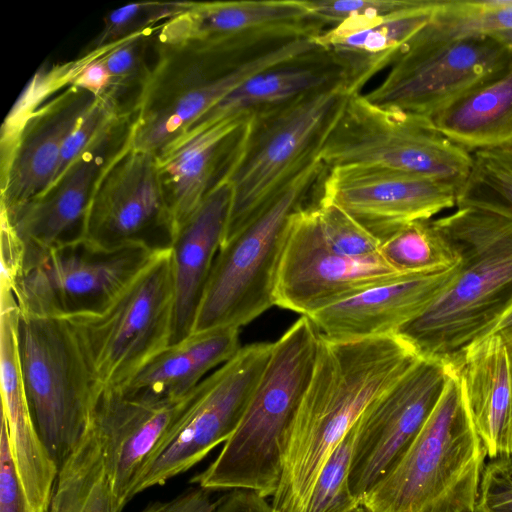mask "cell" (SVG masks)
Here are the masks:
<instances>
[{
	"mask_svg": "<svg viewBox=\"0 0 512 512\" xmlns=\"http://www.w3.org/2000/svg\"><path fill=\"white\" fill-rule=\"evenodd\" d=\"M123 114L126 113L111 95L105 93L97 96L93 105L67 137L54 182Z\"/></svg>",
	"mask_w": 512,
	"mask_h": 512,
	"instance_id": "f35d334b",
	"label": "cell"
},
{
	"mask_svg": "<svg viewBox=\"0 0 512 512\" xmlns=\"http://www.w3.org/2000/svg\"><path fill=\"white\" fill-rule=\"evenodd\" d=\"M18 347L36 428L60 467L89 427L98 387L67 319L20 312Z\"/></svg>",
	"mask_w": 512,
	"mask_h": 512,
	"instance_id": "9c48e42d",
	"label": "cell"
},
{
	"mask_svg": "<svg viewBox=\"0 0 512 512\" xmlns=\"http://www.w3.org/2000/svg\"><path fill=\"white\" fill-rule=\"evenodd\" d=\"M446 366L420 359L357 421L349 487L359 501L397 462L435 407Z\"/></svg>",
	"mask_w": 512,
	"mask_h": 512,
	"instance_id": "e0dca14e",
	"label": "cell"
},
{
	"mask_svg": "<svg viewBox=\"0 0 512 512\" xmlns=\"http://www.w3.org/2000/svg\"><path fill=\"white\" fill-rule=\"evenodd\" d=\"M154 47L156 60L133 109L130 145L156 156L251 76L321 48L315 37L253 48L201 40Z\"/></svg>",
	"mask_w": 512,
	"mask_h": 512,
	"instance_id": "3957f363",
	"label": "cell"
},
{
	"mask_svg": "<svg viewBox=\"0 0 512 512\" xmlns=\"http://www.w3.org/2000/svg\"><path fill=\"white\" fill-rule=\"evenodd\" d=\"M402 276L380 254L351 258L334 252L322 234L315 204L304 205L290 220L274 303L309 316Z\"/></svg>",
	"mask_w": 512,
	"mask_h": 512,
	"instance_id": "5bb4252c",
	"label": "cell"
},
{
	"mask_svg": "<svg viewBox=\"0 0 512 512\" xmlns=\"http://www.w3.org/2000/svg\"><path fill=\"white\" fill-rule=\"evenodd\" d=\"M475 512H512V457L485 465Z\"/></svg>",
	"mask_w": 512,
	"mask_h": 512,
	"instance_id": "ab89813d",
	"label": "cell"
},
{
	"mask_svg": "<svg viewBox=\"0 0 512 512\" xmlns=\"http://www.w3.org/2000/svg\"><path fill=\"white\" fill-rule=\"evenodd\" d=\"M488 36H491L492 38L496 39L497 41L505 45L507 48L512 50V30L496 32Z\"/></svg>",
	"mask_w": 512,
	"mask_h": 512,
	"instance_id": "bcb514c9",
	"label": "cell"
},
{
	"mask_svg": "<svg viewBox=\"0 0 512 512\" xmlns=\"http://www.w3.org/2000/svg\"><path fill=\"white\" fill-rule=\"evenodd\" d=\"M48 512H121L91 424L59 467Z\"/></svg>",
	"mask_w": 512,
	"mask_h": 512,
	"instance_id": "4dcf8cb0",
	"label": "cell"
},
{
	"mask_svg": "<svg viewBox=\"0 0 512 512\" xmlns=\"http://www.w3.org/2000/svg\"><path fill=\"white\" fill-rule=\"evenodd\" d=\"M65 319L74 329L99 392L125 387L171 342L170 248L157 253L103 311Z\"/></svg>",
	"mask_w": 512,
	"mask_h": 512,
	"instance_id": "ba28073f",
	"label": "cell"
},
{
	"mask_svg": "<svg viewBox=\"0 0 512 512\" xmlns=\"http://www.w3.org/2000/svg\"><path fill=\"white\" fill-rule=\"evenodd\" d=\"M450 366L489 459L512 457V359L498 335L470 344Z\"/></svg>",
	"mask_w": 512,
	"mask_h": 512,
	"instance_id": "4316f807",
	"label": "cell"
},
{
	"mask_svg": "<svg viewBox=\"0 0 512 512\" xmlns=\"http://www.w3.org/2000/svg\"><path fill=\"white\" fill-rule=\"evenodd\" d=\"M430 119L471 154L512 146V57L501 70Z\"/></svg>",
	"mask_w": 512,
	"mask_h": 512,
	"instance_id": "f546056e",
	"label": "cell"
},
{
	"mask_svg": "<svg viewBox=\"0 0 512 512\" xmlns=\"http://www.w3.org/2000/svg\"><path fill=\"white\" fill-rule=\"evenodd\" d=\"M271 350L272 343L266 342L240 347L196 386L136 475L129 501L142 491L186 472L230 438L243 417Z\"/></svg>",
	"mask_w": 512,
	"mask_h": 512,
	"instance_id": "8fae6325",
	"label": "cell"
},
{
	"mask_svg": "<svg viewBox=\"0 0 512 512\" xmlns=\"http://www.w3.org/2000/svg\"><path fill=\"white\" fill-rule=\"evenodd\" d=\"M159 252L142 245L108 248L86 238L57 247L15 284L19 310L57 318L100 313Z\"/></svg>",
	"mask_w": 512,
	"mask_h": 512,
	"instance_id": "7c38bea8",
	"label": "cell"
},
{
	"mask_svg": "<svg viewBox=\"0 0 512 512\" xmlns=\"http://www.w3.org/2000/svg\"><path fill=\"white\" fill-rule=\"evenodd\" d=\"M456 208L434 221L459 249L457 272L421 315L396 332L420 358L444 365L487 336L512 307V219Z\"/></svg>",
	"mask_w": 512,
	"mask_h": 512,
	"instance_id": "7a4b0ae2",
	"label": "cell"
},
{
	"mask_svg": "<svg viewBox=\"0 0 512 512\" xmlns=\"http://www.w3.org/2000/svg\"><path fill=\"white\" fill-rule=\"evenodd\" d=\"M488 335H498L512 359V307L498 320Z\"/></svg>",
	"mask_w": 512,
	"mask_h": 512,
	"instance_id": "ee69618b",
	"label": "cell"
},
{
	"mask_svg": "<svg viewBox=\"0 0 512 512\" xmlns=\"http://www.w3.org/2000/svg\"><path fill=\"white\" fill-rule=\"evenodd\" d=\"M436 5L437 0H417L390 14L350 17L316 36L317 43L342 67L348 95L360 93L372 77L400 57L429 23Z\"/></svg>",
	"mask_w": 512,
	"mask_h": 512,
	"instance_id": "cb8c5ba5",
	"label": "cell"
},
{
	"mask_svg": "<svg viewBox=\"0 0 512 512\" xmlns=\"http://www.w3.org/2000/svg\"><path fill=\"white\" fill-rule=\"evenodd\" d=\"M472 168L458 188L456 207L489 210L512 219V146L472 154Z\"/></svg>",
	"mask_w": 512,
	"mask_h": 512,
	"instance_id": "836d02e7",
	"label": "cell"
},
{
	"mask_svg": "<svg viewBox=\"0 0 512 512\" xmlns=\"http://www.w3.org/2000/svg\"><path fill=\"white\" fill-rule=\"evenodd\" d=\"M131 123L132 113L123 114L44 193L13 209H1V217L22 242L23 274L51 250L84 238L96 186L129 144Z\"/></svg>",
	"mask_w": 512,
	"mask_h": 512,
	"instance_id": "2e32d148",
	"label": "cell"
},
{
	"mask_svg": "<svg viewBox=\"0 0 512 512\" xmlns=\"http://www.w3.org/2000/svg\"><path fill=\"white\" fill-rule=\"evenodd\" d=\"M422 428L360 500L367 512H475L486 449L454 369Z\"/></svg>",
	"mask_w": 512,
	"mask_h": 512,
	"instance_id": "5b68a950",
	"label": "cell"
},
{
	"mask_svg": "<svg viewBox=\"0 0 512 512\" xmlns=\"http://www.w3.org/2000/svg\"><path fill=\"white\" fill-rule=\"evenodd\" d=\"M421 358L396 334L336 340L320 334L315 368L282 451L274 512H305L328 457L366 409Z\"/></svg>",
	"mask_w": 512,
	"mask_h": 512,
	"instance_id": "6da1fadb",
	"label": "cell"
},
{
	"mask_svg": "<svg viewBox=\"0 0 512 512\" xmlns=\"http://www.w3.org/2000/svg\"><path fill=\"white\" fill-rule=\"evenodd\" d=\"M348 96L340 83L252 113L241 152L227 179L231 204L222 243L320 160Z\"/></svg>",
	"mask_w": 512,
	"mask_h": 512,
	"instance_id": "8992f818",
	"label": "cell"
},
{
	"mask_svg": "<svg viewBox=\"0 0 512 512\" xmlns=\"http://www.w3.org/2000/svg\"><path fill=\"white\" fill-rule=\"evenodd\" d=\"M320 333L300 317L274 343L237 428L217 457L190 483L210 491L249 490L267 498L277 489L286 434L310 384Z\"/></svg>",
	"mask_w": 512,
	"mask_h": 512,
	"instance_id": "277c9868",
	"label": "cell"
},
{
	"mask_svg": "<svg viewBox=\"0 0 512 512\" xmlns=\"http://www.w3.org/2000/svg\"><path fill=\"white\" fill-rule=\"evenodd\" d=\"M351 512H367L364 508H362L361 506L355 508L353 511Z\"/></svg>",
	"mask_w": 512,
	"mask_h": 512,
	"instance_id": "7dc6e473",
	"label": "cell"
},
{
	"mask_svg": "<svg viewBox=\"0 0 512 512\" xmlns=\"http://www.w3.org/2000/svg\"><path fill=\"white\" fill-rule=\"evenodd\" d=\"M230 204L231 188L225 182L204 199L174 235L170 247L174 285L170 345L193 332L212 266L224 238Z\"/></svg>",
	"mask_w": 512,
	"mask_h": 512,
	"instance_id": "484cf974",
	"label": "cell"
},
{
	"mask_svg": "<svg viewBox=\"0 0 512 512\" xmlns=\"http://www.w3.org/2000/svg\"><path fill=\"white\" fill-rule=\"evenodd\" d=\"M187 397L155 399L124 389H104L97 394L90 424L101 445L121 512L129 502V490L136 475L173 424Z\"/></svg>",
	"mask_w": 512,
	"mask_h": 512,
	"instance_id": "ffe728a7",
	"label": "cell"
},
{
	"mask_svg": "<svg viewBox=\"0 0 512 512\" xmlns=\"http://www.w3.org/2000/svg\"><path fill=\"white\" fill-rule=\"evenodd\" d=\"M192 4L191 1H147L114 9L105 16L103 28L92 41L90 49L113 45L155 27L186 11Z\"/></svg>",
	"mask_w": 512,
	"mask_h": 512,
	"instance_id": "8d00e7d4",
	"label": "cell"
},
{
	"mask_svg": "<svg viewBox=\"0 0 512 512\" xmlns=\"http://www.w3.org/2000/svg\"><path fill=\"white\" fill-rule=\"evenodd\" d=\"M327 28L306 0L193 2L189 9L160 24L155 42L223 41L251 48L316 37Z\"/></svg>",
	"mask_w": 512,
	"mask_h": 512,
	"instance_id": "d6986e66",
	"label": "cell"
},
{
	"mask_svg": "<svg viewBox=\"0 0 512 512\" xmlns=\"http://www.w3.org/2000/svg\"><path fill=\"white\" fill-rule=\"evenodd\" d=\"M340 83L345 85L342 67L321 47L251 76L198 118L184 135L222 119L252 114Z\"/></svg>",
	"mask_w": 512,
	"mask_h": 512,
	"instance_id": "83f0119b",
	"label": "cell"
},
{
	"mask_svg": "<svg viewBox=\"0 0 512 512\" xmlns=\"http://www.w3.org/2000/svg\"><path fill=\"white\" fill-rule=\"evenodd\" d=\"M111 45L99 49H89L90 58L81 68L72 86L86 90L95 96L108 92L111 85V76L104 63L103 57Z\"/></svg>",
	"mask_w": 512,
	"mask_h": 512,
	"instance_id": "b9f144b4",
	"label": "cell"
},
{
	"mask_svg": "<svg viewBox=\"0 0 512 512\" xmlns=\"http://www.w3.org/2000/svg\"><path fill=\"white\" fill-rule=\"evenodd\" d=\"M96 97L70 85L28 115L1 155V209H13L52 185L64 143Z\"/></svg>",
	"mask_w": 512,
	"mask_h": 512,
	"instance_id": "44dd1931",
	"label": "cell"
},
{
	"mask_svg": "<svg viewBox=\"0 0 512 512\" xmlns=\"http://www.w3.org/2000/svg\"><path fill=\"white\" fill-rule=\"evenodd\" d=\"M315 209L324 239L334 252L351 258L380 254V240L340 207L319 199Z\"/></svg>",
	"mask_w": 512,
	"mask_h": 512,
	"instance_id": "74e56055",
	"label": "cell"
},
{
	"mask_svg": "<svg viewBox=\"0 0 512 512\" xmlns=\"http://www.w3.org/2000/svg\"><path fill=\"white\" fill-rule=\"evenodd\" d=\"M252 114L222 119L181 137L157 156L174 235L227 179L241 152Z\"/></svg>",
	"mask_w": 512,
	"mask_h": 512,
	"instance_id": "7402d4cb",
	"label": "cell"
},
{
	"mask_svg": "<svg viewBox=\"0 0 512 512\" xmlns=\"http://www.w3.org/2000/svg\"><path fill=\"white\" fill-rule=\"evenodd\" d=\"M159 27L160 24L111 45L103 57L111 76V85L106 93L119 103L125 113H133L128 106V94L135 90L139 96L150 74L152 66L148 64V50L154 44Z\"/></svg>",
	"mask_w": 512,
	"mask_h": 512,
	"instance_id": "e575fe53",
	"label": "cell"
},
{
	"mask_svg": "<svg viewBox=\"0 0 512 512\" xmlns=\"http://www.w3.org/2000/svg\"><path fill=\"white\" fill-rule=\"evenodd\" d=\"M19 315L14 292L0 289L1 422L21 487L32 494L52 486L58 465L39 435L27 398L18 347Z\"/></svg>",
	"mask_w": 512,
	"mask_h": 512,
	"instance_id": "d4e9b609",
	"label": "cell"
},
{
	"mask_svg": "<svg viewBox=\"0 0 512 512\" xmlns=\"http://www.w3.org/2000/svg\"><path fill=\"white\" fill-rule=\"evenodd\" d=\"M239 329L192 332L151 359L121 388L143 397L182 400L240 349Z\"/></svg>",
	"mask_w": 512,
	"mask_h": 512,
	"instance_id": "f1b7e54d",
	"label": "cell"
},
{
	"mask_svg": "<svg viewBox=\"0 0 512 512\" xmlns=\"http://www.w3.org/2000/svg\"><path fill=\"white\" fill-rule=\"evenodd\" d=\"M214 512H245L235 502L227 498L219 499V503Z\"/></svg>",
	"mask_w": 512,
	"mask_h": 512,
	"instance_id": "f6af8a7d",
	"label": "cell"
},
{
	"mask_svg": "<svg viewBox=\"0 0 512 512\" xmlns=\"http://www.w3.org/2000/svg\"><path fill=\"white\" fill-rule=\"evenodd\" d=\"M319 199L333 203L380 240L413 221L457 204L458 187L435 178L373 165L328 169Z\"/></svg>",
	"mask_w": 512,
	"mask_h": 512,
	"instance_id": "ac0fdd59",
	"label": "cell"
},
{
	"mask_svg": "<svg viewBox=\"0 0 512 512\" xmlns=\"http://www.w3.org/2000/svg\"><path fill=\"white\" fill-rule=\"evenodd\" d=\"M211 492L197 486L168 502L152 505L145 512H214L219 500L213 501Z\"/></svg>",
	"mask_w": 512,
	"mask_h": 512,
	"instance_id": "7bdbcfd3",
	"label": "cell"
},
{
	"mask_svg": "<svg viewBox=\"0 0 512 512\" xmlns=\"http://www.w3.org/2000/svg\"><path fill=\"white\" fill-rule=\"evenodd\" d=\"M380 255L403 275L433 274L456 268L461 254L434 219L405 224L381 241Z\"/></svg>",
	"mask_w": 512,
	"mask_h": 512,
	"instance_id": "1f68e13d",
	"label": "cell"
},
{
	"mask_svg": "<svg viewBox=\"0 0 512 512\" xmlns=\"http://www.w3.org/2000/svg\"><path fill=\"white\" fill-rule=\"evenodd\" d=\"M459 265L439 273L402 276L307 317L321 335L330 339L396 334L437 299L454 278Z\"/></svg>",
	"mask_w": 512,
	"mask_h": 512,
	"instance_id": "603a6c76",
	"label": "cell"
},
{
	"mask_svg": "<svg viewBox=\"0 0 512 512\" xmlns=\"http://www.w3.org/2000/svg\"><path fill=\"white\" fill-rule=\"evenodd\" d=\"M356 424L336 445L322 467L305 512H351L360 506L349 487Z\"/></svg>",
	"mask_w": 512,
	"mask_h": 512,
	"instance_id": "d590c367",
	"label": "cell"
},
{
	"mask_svg": "<svg viewBox=\"0 0 512 512\" xmlns=\"http://www.w3.org/2000/svg\"><path fill=\"white\" fill-rule=\"evenodd\" d=\"M512 30V0H437L429 23L417 37L447 41Z\"/></svg>",
	"mask_w": 512,
	"mask_h": 512,
	"instance_id": "d6a6232c",
	"label": "cell"
},
{
	"mask_svg": "<svg viewBox=\"0 0 512 512\" xmlns=\"http://www.w3.org/2000/svg\"><path fill=\"white\" fill-rule=\"evenodd\" d=\"M325 168L373 165L455 184L472 168V154L442 134L430 118L383 108L349 95L320 152Z\"/></svg>",
	"mask_w": 512,
	"mask_h": 512,
	"instance_id": "30bf717a",
	"label": "cell"
},
{
	"mask_svg": "<svg viewBox=\"0 0 512 512\" xmlns=\"http://www.w3.org/2000/svg\"><path fill=\"white\" fill-rule=\"evenodd\" d=\"M512 50L488 35L447 41L416 35L384 80L365 94L371 103L431 118L501 70Z\"/></svg>",
	"mask_w": 512,
	"mask_h": 512,
	"instance_id": "4fadbf2b",
	"label": "cell"
},
{
	"mask_svg": "<svg viewBox=\"0 0 512 512\" xmlns=\"http://www.w3.org/2000/svg\"><path fill=\"white\" fill-rule=\"evenodd\" d=\"M324 168L321 160L312 164L221 244L193 332L239 329L275 305V285L291 217L305 205Z\"/></svg>",
	"mask_w": 512,
	"mask_h": 512,
	"instance_id": "52a82bcc",
	"label": "cell"
},
{
	"mask_svg": "<svg viewBox=\"0 0 512 512\" xmlns=\"http://www.w3.org/2000/svg\"><path fill=\"white\" fill-rule=\"evenodd\" d=\"M0 512H27L3 422L0 432Z\"/></svg>",
	"mask_w": 512,
	"mask_h": 512,
	"instance_id": "60d3db41",
	"label": "cell"
},
{
	"mask_svg": "<svg viewBox=\"0 0 512 512\" xmlns=\"http://www.w3.org/2000/svg\"><path fill=\"white\" fill-rule=\"evenodd\" d=\"M84 238L103 247H171L172 217L164 196L157 156L129 144L103 172L92 196Z\"/></svg>",
	"mask_w": 512,
	"mask_h": 512,
	"instance_id": "9a60e30c",
	"label": "cell"
}]
</instances>
